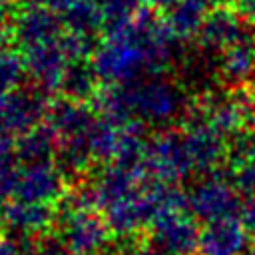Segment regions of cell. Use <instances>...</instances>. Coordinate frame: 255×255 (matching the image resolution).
Wrapping results in <instances>:
<instances>
[{"instance_id": "cell-19", "label": "cell", "mask_w": 255, "mask_h": 255, "mask_svg": "<svg viewBox=\"0 0 255 255\" xmlns=\"http://www.w3.org/2000/svg\"><path fill=\"white\" fill-rule=\"evenodd\" d=\"M58 135L48 124H40L16 137V155L22 163H40L56 157Z\"/></svg>"}, {"instance_id": "cell-9", "label": "cell", "mask_w": 255, "mask_h": 255, "mask_svg": "<svg viewBox=\"0 0 255 255\" xmlns=\"http://www.w3.org/2000/svg\"><path fill=\"white\" fill-rule=\"evenodd\" d=\"M50 104L46 94L34 90H12L0 96V128L12 135H22L28 129L40 126L46 118Z\"/></svg>"}, {"instance_id": "cell-5", "label": "cell", "mask_w": 255, "mask_h": 255, "mask_svg": "<svg viewBox=\"0 0 255 255\" xmlns=\"http://www.w3.org/2000/svg\"><path fill=\"white\" fill-rule=\"evenodd\" d=\"M143 169L149 177L163 183H177L195 171L185 147L183 131H157V135H153L147 143Z\"/></svg>"}, {"instance_id": "cell-22", "label": "cell", "mask_w": 255, "mask_h": 255, "mask_svg": "<svg viewBox=\"0 0 255 255\" xmlns=\"http://www.w3.org/2000/svg\"><path fill=\"white\" fill-rule=\"evenodd\" d=\"M98 76L92 68V64L84 62H72L64 82H62V92L66 98L78 100V102H88L94 100V96L98 94Z\"/></svg>"}, {"instance_id": "cell-8", "label": "cell", "mask_w": 255, "mask_h": 255, "mask_svg": "<svg viewBox=\"0 0 255 255\" xmlns=\"http://www.w3.org/2000/svg\"><path fill=\"white\" fill-rule=\"evenodd\" d=\"M22 58H24L26 74L32 78L34 88H38L46 96L62 88L64 76L72 64L62 44V38L54 42H44V44H36L30 48H22Z\"/></svg>"}, {"instance_id": "cell-13", "label": "cell", "mask_w": 255, "mask_h": 255, "mask_svg": "<svg viewBox=\"0 0 255 255\" xmlns=\"http://www.w3.org/2000/svg\"><path fill=\"white\" fill-rule=\"evenodd\" d=\"M249 233L239 217L209 221L199 231L197 255H245Z\"/></svg>"}, {"instance_id": "cell-15", "label": "cell", "mask_w": 255, "mask_h": 255, "mask_svg": "<svg viewBox=\"0 0 255 255\" xmlns=\"http://www.w3.org/2000/svg\"><path fill=\"white\" fill-rule=\"evenodd\" d=\"M4 223L14 231V235L32 239L54 223V209L46 203L12 199L4 209Z\"/></svg>"}, {"instance_id": "cell-26", "label": "cell", "mask_w": 255, "mask_h": 255, "mask_svg": "<svg viewBox=\"0 0 255 255\" xmlns=\"http://www.w3.org/2000/svg\"><path fill=\"white\" fill-rule=\"evenodd\" d=\"M229 157L233 159L235 165L245 161H255V129L241 131L235 135L233 145L229 149Z\"/></svg>"}, {"instance_id": "cell-6", "label": "cell", "mask_w": 255, "mask_h": 255, "mask_svg": "<svg viewBox=\"0 0 255 255\" xmlns=\"http://www.w3.org/2000/svg\"><path fill=\"white\" fill-rule=\"evenodd\" d=\"M187 207L195 219L203 223L235 217L241 209L239 189L235 183L227 181L221 171L209 173L201 181H197L187 193Z\"/></svg>"}, {"instance_id": "cell-27", "label": "cell", "mask_w": 255, "mask_h": 255, "mask_svg": "<svg viewBox=\"0 0 255 255\" xmlns=\"http://www.w3.org/2000/svg\"><path fill=\"white\" fill-rule=\"evenodd\" d=\"M233 183L241 193L255 195V161H245L235 165Z\"/></svg>"}, {"instance_id": "cell-7", "label": "cell", "mask_w": 255, "mask_h": 255, "mask_svg": "<svg viewBox=\"0 0 255 255\" xmlns=\"http://www.w3.org/2000/svg\"><path fill=\"white\" fill-rule=\"evenodd\" d=\"M183 139L195 171L215 173L219 171V165L223 163V159L229 155L225 135L219 133L203 118L199 110H193L187 114Z\"/></svg>"}, {"instance_id": "cell-14", "label": "cell", "mask_w": 255, "mask_h": 255, "mask_svg": "<svg viewBox=\"0 0 255 255\" xmlns=\"http://www.w3.org/2000/svg\"><path fill=\"white\" fill-rule=\"evenodd\" d=\"M96 120H98V114L92 106L66 96L50 104L46 114V124L54 129L58 139L88 135Z\"/></svg>"}, {"instance_id": "cell-33", "label": "cell", "mask_w": 255, "mask_h": 255, "mask_svg": "<svg viewBox=\"0 0 255 255\" xmlns=\"http://www.w3.org/2000/svg\"><path fill=\"white\" fill-rule=\"evenodd\" d=\"M28 4H34V6H48L52 10H56V6L62 2V0H26Z\"/></svg>"}, {"instance_id": "cell-2", "label": "cell", "mask_w": 255, "mask_h": 255, "mask_svg": "<svg viewBox=\"0 0 255 255\" xmlns=\"http://www.w3.org/2000/svg\"><path fill=\"white\" fill-rule=\"evenodd\" d=\"M92 102L100 118L118 124L137 120L141 124L167 126L189 114L183 90L159 76H147L122 86H106L98 90Z\"/></svg>"}, {"instance_id": "cell-12", "label": "cell", "mask_w": 255, "mask_h": 255, "mask_svg": "<svg viewBox=\"0 0 255 255\" xmlns=\"http://www.w3.org/2000/svg\"><path fill=\"white\" fill-rule=\"evenodd\" d=\"M243 22L245 20L239 16L235 8H229V6L211 8L197 34V42L201 50L209 54L227 50L229 46H233L237 40L245 36L247 28Z\"/></svg>"}, {"instance_id": "cell-31", "label": "cell", "mask_w": 255, "mask_h": 255, "mask_svg": "<svg viewBox=\"0 0 255 255\" xmlns=\"http://www.w3.org/2000/svg\"><path fill=\"white\" fill-rule=\"evenodd\" d=\"M16 16V0H0V28Z\"/></svg>"}, {"instance_id": "cell-29", "label": "cell", "mask_w": 255, "mask_h": 255, "mask_svg": "<svg viewBox=\"0 0 255 255\" xmlns=\"http://www.w3.org/2000/svg\"><path fill=\"white\" fill-rule=\"evenodd\" d=\"M239 219H241L243 227L247 229V233H253L255 235V195H247L241 201Z\"/></svg>"}, {"instance_id": "cell-32", "label": "cell", "mask_w": 255, "mask_h": 255, "mask_svg": "<svg viewBox=\"0 0 255 255\" xmlns=\"http://www.w3.org/2000/svg\"><path fill=\"white\" fill-rule=\"evenodd\" d=\"M153 10H163V12H167L173 4H177L179 0H145Z\"/></svg>"}, {"instance_id": "cell-28", "label": "cell", "mask_w": 255, "mask_h": 255, "mask_svg": "<svg viewBox=\"0 0 255 255\" xmlns=\"http://www.w3.org/2000/svg\"><path fill=\"white\" fill-rule=\"evenodd\" d=\"M34 255H72V253L66 249V245L62 243V239L46 237L40 243H36Z\"/></svg>"}, {"instance_id": "cell-3", "label": "cell", "mask_w": 255, "mask_h": 255, "mask_svg": "<svg viewBox=\"0 0 255 255\" xmlns=\"http://www.w3.org/2000/svg\"><path fill=\"white\" fill-rule=\"evenodd\" d=\"M199 227L185 207L161 209L141 243L139 255H197Z\"/></svg>"}, {"instance_id": "cell-25", "label": "cell", "mask_w": 255, "mask_h": 255, "mask_svg": "<svg viewBox=\"0 0 255 255\" xmlns=\"http://www.w3.org/2000/svg\"><path fill=\"white\" fill-rule=\"evenodd\" d=\"M26 76V66L22 54L10 46H0V96L18 90Z\"/></svg>"}, {"instance_id": "cell-34", "label": "cell", "mask_w": 255, "mask_h": 255, "mask_svg": "<svg viewBox=\"0 0 255 255\" xmlns=\"http://www.w3.org/2000/svg\"><path fill=\"white\" fill-rule=\"evenodd\" d=\"M2 221H4V213L0 211V227H2Z\"/></svg>"}, {"instance_id": "cell-10", "label": "cell", "mask_w": 255, "mask_h": 255, "mask_svg": "<svg viewBox=\"0 0 255 255\" xmlns=\"http://www.w3.org/2000/svg\"><path fill=\"white\" fill-rule=\"evenodd\" d=\"M64 181H66V175L52 161L24 163V167H20L18 185L12 199L54 205L66 195Z\"/></svg>"}, {"instance_id": "cell-36", "label": "cell", "mask_w": 255, "mask_h": 255, "mask_svg": "<svg viewBox=\"0 0 255 255\" xmlns=\"http://www.w3.org/2000/svg\"><path fill=\"white\" fill-rule=\"evenodd\" d=\"M253 94H255V92H253Z\"/></svg>"}, {"instance_id": "cell-30", "label": "cell", "mask_w": 255, "mask_h": 255, "mask_svg": "<svg viewBox=\"0 0 255 255\" xmlns=\"http://www.w3.org/2000/svg\"><path fill=\"white\" fill-rule=\"evenodd\" d=\"M235 10L245 22L255 24V0H235Z\"/></svg>"}, {"instance_id": "cell-21", "label": "cell", "mask_w": 255, "mask_h": 255, "mask_svg": "<svg viewBox=\"0 0 255 255\" xmlns=\"http://www.w3.org/2000/svg\"><path fill=\"white\" fill-rule=\"evenodd\" d=\"M94 161L88 135L60 139L56 151V165L62 169L64 175H78L90 167Z\"/></svg>"}, {"instance_id": "cell-1", "label": "cell", "mask_w": 255, "mask_h": 255, "mask_svg": "<svg viewBox=\"0 0 255 255\" xmlns=\"http://www.w3.org/2000/svg\"><path fill=\"white\" fill-rule=\"evenodd\" d=\"M177 38L153 10L139 16L118 32L106 34L92 54V68L106 86L131 84L161 72L175 58Z\"/></svg>"}, {"instance_id": "cell-23", "label": "cell", "mask_w": 255, "mask_h": 255, "mask_svg": "<svg viewBox=\"0 0 255 255\" xmlns=\"http://www.w3.org/2000/svg\"><path fill=\"white\" fill-rule=\"evenodd\" d=\"M18 155L14 135L0 128V199L14 197L18 185Z\"/></svg>"}, {"instance_id": "cell-35", "label": "cell", "mask_w": 255, "mask_h": 255, "mask_svg": "<svg viewBox=\"0 0 255 255\" xmlns=\"http://www.w3.org/2000/svg\"><path fill=\"white\" fill-rule=\"evenodd\" d=\"M251 255H255V243H253V249H251Z\"/></svg>"}, {"instance_id": "cell-11", "label": "cell", "mask_w": 255, "mask_h": 255, "mask_svg": "<svg viewBox=\"0 0 255 255\" xmlns=\"http://www.w3.org/2000/svg\"><path fill=\"white\" fill-rule=\"evenodd\" d=\"M62 28L64 24L52 8L28 4L12 18V40L22 48H30L36 44L60 40Z\"/></svg>"}, {"instance_id": "cell-4", "label": "cell", "mask_w": 255, "mask_h": 255, "mask_svg": "<svg viewBox=\"0 0 255 255\" xmlns=\"http://www.w3.org/2000/svg\"><path fill=\"white\" fill-rule=\"evenodd\" d=\"M110 235L104 215L94 207H66L60 217V239L72 255H102Z\"/></svg>"}, {"instance_id": "cell-16", "label": "cell", "mask_w": 255, "mask_h": 255, "mask_svg": "<svg viewBox=\"0 0 255 255\" xmlns=\"http://www.w3.org/2000/svg\"><path fill=\"white\" fill-rule=\"evenodd\" d=\"M221 78L231 86H241L255 76V36L245 32L241 40L221 52L217 62Z\"/></svg>"}, {"instance_id": "cell-24", "label": "cell", "mask_w": 255, "mask_h": 255, "mask_svg": "<svg viewBox=\"0 0 255 255\" xmlns=\"http://www.w3.org/2000/svg\"><path fill=\"white\" fill-rule=\"evenodd\" d=\"M143 2L145 0H100L106 34L118 32L128 24H131L145 8Z\"/></svg>"}, {"instance_id": "cell-20", "label": "cell", "mask_w": 255, "mask_h": 255, "mask_svg": "<svg viewBox=\"0 0 255 255\" xmlns=\"http://www.w3.org/2000/svg\"><path fill=\"white\" fill-rule=\"evenodd\" d=\"M122 129H124V124L110 122V120H104L98 116L92 129L88 131L90 149H92V155L96 161L114 163V159L118 155L120 139H122Z\"/></svg>"}, {"instance_id": "cell-18", "label": "cell", "mask_w": 255, "mask_h": 255, "mask_svg": "<svg viewBox=\"0 0 255 255\" xmlns=\"http://www.w3.org/2000/svg\"><path fill=\"white\" fill-rule=\"evenodd\" d=\"M209 10L207 0H179L165 12V24L177 40L197 38Z\"/></svg>"}, {"instance_id": "cell-17", "label": "cell", "mask_w": 255, "mask_h": 255, "mask_svg": "<svg viewBox=\"0 0 255 255\" xmlns=\"http://www.w3.org/2000/svg\"><path fill=\"white\" fill-rule=\"evenodd\" d=\"M64 28L72 34L96 36L104 30V14L100 0H62L54 10Z\"/></svg>"}]
</instances>
